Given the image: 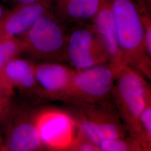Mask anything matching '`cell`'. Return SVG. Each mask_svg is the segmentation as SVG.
Returning a JSON list of instances; mask_svg holds the SVG:
<instances>
[{
  "label": "cell",
  "mask_w": 151,
  "mask_h": 151,
  "mask_svg": "<svg viewBox=\"0 0 151 151\" xmlns=\"http://www.w3.org/2000/svg\"><path fill=\"white\" fill-rule=\"evenodd\" d=\"M121 58L140 57L146 53L145 32L135 0H109Z\"/></svg>",
  "instance_id": "6da1fadb"
},
{
  "label": "cell",
  "mask_w": 151,
  "mask_h": 151,
  "mask_svg": "<svg viewBox=\"0 0 151 151\" xmlns=\"http://www.w3.org/2000/svg\"><path fill=\"white\" fill-rule=\"evenodd\" d=\"M19 38L22 52L45 59L60 55L65 50L67 41L60 20L50 11L40 16Z\"/></svg>",
  "instance_id": "7a4b0ae2"
},
{
  "label": "cell",
  "mask_w": 151,
  "mask_h": 151,
  "mask_svg": "<svg viewBox=\"0 0 151 151\" xmlns=\"http://www.w3.org/2000/svg\"><path fill=\"white\" fill-rule=\"evenodd\" d=\"M65 50L72 64L82 70L98 65L108 56L93 25L79 28L67 38Z\"/></svg>",
  "instance_id": "3957f363"
},
{
  "label": "cell",
  "mask_w": 151,
  "mask_h": 151,
  "mask_svg": "<svg viewBox=\"0 0 151 151\" xmlns=\"http://www.w3.org/2000/svg\"><path fill=\"white\" fill-rule=\"evenodd\" d=\"M35 118L14 107L6 128L5 143L0 147L5 151H32L40 150L43 145L39 138Z\"/></svg>",
  "instance_id": "277c9868"
},
{
  "label": "cell",
  "mask_w": 151,
  "mask_h": 151,
  "mask_svg": "<svg viewBox=\"0 0 151 151\" xmlns=\"http://www.w3.org/2000/svg\"><path fill=\"white\" fill-rule=\"evenodd\" d=\"M35 122L43 146L62 149L71 143L74 126L67 114L54 110H45L35 116Z\"/></svg>",
  "instance_id": "5b68a950"
},
{
  "label": "cell",
  "mask_w": 151,
  "mask_h": 151,
  "mask_svg": "<svg viewBox=\"0 0 151 151\" xmlns=\"http://www.w3.org/2000/svg\"><path fill=\"white\" fill-rule=\"evenodd\" d=\"M50 0L18 5L9 10L0 22V38L21 37L40 16L49 11Z\"/></svg>",
  "instance_id": "8992f818"
},
{
  "label": "cell",
  "mask_w": 151,
  "mask_h": 151,
  "mask_svg": "<svg viewBox=\"0 0 151 151\" xmlns=\"http://www.w3.org/2000/svg\"><path fill=\"white\" fill-rule=\"evenodd\" d=\"M113 78V72L109 67L96 65L74 75L70 83L82 95L97 98L103 97L110 91Z\"/></svg>",
  "instance_id": "52a82bcc"
},
{
  "label": "cell",
  "mask_w": 151,
  "mask_h": 151,
  "mask_svg": "<svg viewBox=\"0 0 151 151\" xmlns=\"http://www.w3.org/2000/svg\"><path fill=\"white\" fill-rule=\"evenodd\" d=\"M118 91L127 112L139 119L146 106L145 89L140 77L133 70H123L118 80Z\"/></svg>",
  "instance_id": "ba28073f"
},
{
  "label": "cell",
  "mask_w": 151,
  "mask_h": 151,
  "mask_svg": "<svg viewBox=\"0 0 151 151\" xmlns=\"http://www.w3.org/2000/svg\"><path fill=\"white\" fill-rule=\"evenodd\" d=\"M0 81L14 92L32 91L38 86L34 65L26 60L17 57L9 61L0 72Z\"/></svg>",
  "instance_id": "9c48e42d"
},
{
  "label": "cell",
  "mask_w": 151,
  "mask_h": 151,
  "mask_svg": "<svg viewBox=\"0 0 151 151\" xmlns=\"http://www.w3.org/2000/svg\"><path fill=\"white\" fill-rule=\"evenodd\" d=\"M92 20L105 46L108 55L113 60L121 58L116 28L109 0H100L99 10Z\"/></svg>",
  "instance_id": "30bf717a"
},
{
  "label": "cell",
  "mask_w": 151,
  "mask_h": 151,
  "mask_svg": "<svg viewBox=\"0 0 151 151\" xmlns=\"http://www.w3.org/2000/svg\"><path fill=\"white\" fill-rule=\"evenodd\" d=\"M38 86L49 94L63 91L70 83L71 76L65 67L54 63H43L34 65Z\"/></svg>",
  "instance_id": "8fae6325"
},
{
  "label": "cell",
  "mask_w": 151,
  "mask_h": 151,
  "mask_svg": "<svg viewBox=\"0 0 151 151\" xmlns=\"http://www.w3.org/2000/svg\"><path fill=\"white\" fill-rule=\"evenodd\" d=\"M100 6V0H55V16L58 20H92Z\"/></svg>",
  "instance_id": "7c38bea8"
},
{
  "label": "cell",
  "mask_w": 151,
  "mask_h": 151,
  "mask_svg": "<svg viewBox=\"0 0 151 151\" xmlns=\"http://www.w3.org/2000/svg\"><path fill=\"white\" fill-rule=\"evenodd\" d=\"M81 128L83 133L96 146L103 140L118 138L120 134L118 127L110 123L85 121L81 124Z\"/></svg>",
  "instance_id": "4fadbf2b"
},
{
  "label": "cell",
  "mask_w": 151,
  "mask_h": 151,
  "mask_svg": "<svg viewBox=\"0 0 151 151\" xmlns=\"http://www.w3.org/2000/svg\"><path fill=\"white\" fill-rule=\"evenodd\" d=\"M22 52L20 38L6 37L0 38V72L9 61Z\"/></svg>",
  "instance_id": "5bb4252c"
},
{
  "label": "cell",
  "mask_w": 151,
  "mask_h": 151,
  "mask_svg": "<svg viewBox=\"0 0 151 151\" xmlns=\"http://www.w3.org/2000/svg\"><path fill=\"white\" fill-rule=\"evenodd\" d=\"M137 9L140 15L145 32V44L146 53L151 55V8L144 0H135Z\"/></svg>",
  "instance_id": "9a60e30c"
},
{
  "label": "cell",
  "mask_w": 151,
  "mask_h": 151,
  "mask_svg": "<svg viewBox=\"0 0 151 151\" xmlns=\"http://www.w3.org/2000/svg\"><path fill=\"white\" fill-rule=\"evenodd\" d=\"M13 95L14 92L0 81V124L5 127L7 124L14 108Z\"/></svg>",
  "instance_id": "2e32d148"
},
{
  "label": "cell",
  "mask_w": 151,
  "mask_h": 151,
  "mask_svg": "<svg viewBox=\"0 0 151 151\" xmlns=\"http://www.w3.org/2000/svg\"><path fill=\"white\" fill-rule=\"evenodd\" d=\"M98 146L99 150L103 151H124L128 149L127 143L119 138L103 140Z\"/></svg>",
  "instance_id": "e0dca14e"
},
{
  "label": "cell",
  "mask_w": 151,
  "mask_h": 151,
  "mask_svg": "<svg viewBox=\"0 0 151 151\" xmlns=\"http://www.w3.org/2000/svg\"><path fill=\"white\" fill-rule=\"evenodd\" d=\"M139 119L142 125L144 127L146 134L148 138L151 137V109L149 106H146L140 114Z\"/></svg>",
  "instance_id": "ac0fdd59"
},
{
  "label": "cell",
  "mask_w": 151,
  "mask_h": 151,
  "mask_svg": "<svg viewBox=\"0 0 151 151\" xmlns=\"http://www.w3.org/2000/svg\"><path fill=\"white\" fill-rule=\"evenodd\" d=\"M44 0H12L15 6L18 5H25V4H30L36 3Z\"/></svg>",
  "instance_id": "d6986e66"
},
{
  "label": "cell",
  "mask_w": 151,
  "mask_h": 151,
  "mask_svg": "<svg viewBox=\"0 0 151 151\" xmlns=\"http://www.w3.org/2000/svg\"><path fill=\"white\" fill-rule=\"evenodd\" d=\"M97 148L90 143H84L80 147V150L83 151H96Z\"/></svg>",
  "instance_id": "ffe728a7"
},
{
  "label": "cell",
  "mask_w": 151,
  "mask_h": 151,
  "mask_svg": "<svg viewBox=\"0 0 151 151\" xmlns=\"http://www.w3.org/2000/svg\"><path fill=\"white\" fill-rule=\"evenodd\" d=\"M7 11L8 10L7 9H6L4 6L0 4V22L2 20Z\"/></svg>",
  "instance_id": "44dd1931"
},
{
  "label": "cell",
  "mask_w": 151,
  "mask_h": 151,
  "mask_svg": "<svg viewBox=\"0 0 151 151\" xmlns=\"http://www.w3.org/2000/svg\"><path fill=\"white\" fill-rule=\"evenodd\" d=\"M145 2L147 4V5L148 6V7L150 8H151V0H144Z\"/></svg>",
  "instance_id": "7402d4cb"
},
{
  "label": "cell",
  "mask_w": 151,
  "mask_h": 151,
  "mask_svg": "<svg viewBox=\"0 0 151 151\" xmlns=\"http://www.w3.org/2000/svg\"><path fill=\"white\" fill-rule=\"evenodd\" d=\"M2 145V141L1 140V137H0V147H1Z\"/></svg>",
  "instance_id": "603a6c76"
}]
</instances>
